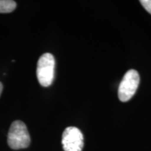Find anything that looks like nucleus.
I'll return each instance as SVG.
<instances>
[{
	"label": "nucleus",
	"mask_w": 151,
	"mask_h": 151,
	"mask_svg": "<svg viewBox=\"0 0 151 151\" xmlns=\"http://www.w3.org/2000/svg\"><path fill=\"white\" fill-rule=\"evenodd\" d=\"M16 7V1L12 0H0V13H11Z\"/></svg>",
	"instance_id": "obj_5"
},
{
	"label": "nucleus",
	"mask_w": 151,
	"mask_h": 151,
	"mask_svg": "<svg viewBox=\"0 0 151 151\" xmlns=\"http://www.w3.org/2000/svg\"><path fill=\"white\" fill-rule=\"evenodd\" d=\"M139 73L134 69H130L125 73L118 88V97L122 102L129 101L133 97L139 85Z\"/></svg>",
	"instance_id": "obj_3"
},
{
	"label": "nucleus",
	"mask_w": 151,
	"mask_h": 151,
	"mask_svg": "<svg viewBox=\"0 0 151 151\" xmlns=\"http://www.w3.org/2000/svg\"><path fill=\"white\" fill-rule=\"evenodd\" d=\"M140 3L149 14H151V0H141Z\"/></svg>",
	"instance_id": "obj_6"
},
{
	"label": "nucleus",
	"mask_w": 151,
	"mask_h": 151,
	"mask_svg": "<svg viewBox=\"0 0 151 151\" xmlns=\"http://www.w3.org/2000/svg\"><path fill=\"white\" fill-rule=\"evenodd\" d=\"M55 62L52 54H43L37 62V76L39 83L43 87H48L54 80Z\"/></svg>",
	"instance_id": "obj_2"
},
{
	"label": "nucleus",
	"mask_w": 151,
	"mask_h": 151,
	"mask_svg": "<svg viewBox=\"0 0 151 151\" xmlns=\"http://www.w3.org/2000/svg\"><path fill=\"white\" fill-rule=\"evenodd\" d=\"M62 143L65 151H82L83 135L77 127H69L63 132Z\"/></svg>",
	"instance_id": "obj_4"
},
{
	"label": "nucleus",
	"mask_w": 151,
	"mask_h": 151,
	"mask_svg": "<svg viewBox=\"0 0 151 151\" xmlns=\"http://www.w3.org/2000/svg\"><path fill=\"white\" fill-rule=\"evenodd\" d=\"M2 90H3V85L1 82H0V95H1V92H2Z\"/></svg>",
	"instance_id": "obj_7"
},
{
	"label": "nucleus",
	"mask_w": 151,
	"mask_h": 151,
	"mask_svg": "<svg viewBox=\"0 0 151 151\" xmlns=\"http://www.w3.org/2000/svg\"><path fill=\"white\" fill-rule=\"evenodd\" d=\"M7 141L9 147L14 150L26 148L29 146L30 136L23 122L16 120L11 124Z\"/></svg>",
	"instance_id": "obj_1"
}]
</instances>
